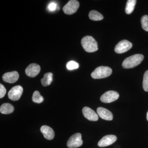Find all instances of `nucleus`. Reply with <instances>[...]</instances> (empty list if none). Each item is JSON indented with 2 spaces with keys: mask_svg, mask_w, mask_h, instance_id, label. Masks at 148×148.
<instances>
[{
  "mask_svg": "<svg viewBox=\"0 0 148 148\" xmlns=\"http://www.w3.org/2000/svg\"><path fill=\"white\" fill-rule=\"evenodd\" d=\"M19 75L18 72L12 71L8 72L4 74L3 76V79L4 81L9 83H14L18 80Z\"/></svg>",
  "mask_w": 148,
  "mask_h": 148,
  "instance_id": "f8f14e48",
  "label": "nucleus"
},
{
  "mask_svg": "<svg viewBox=\"0 0 148 148\" xmlns=\"http://www.w3.org/2000/svg\"><path fill=\"white\" fill-rule=\"evenodd\" d=\"M112 69L107 66L98 67L91 74L92 78L95 79L105 78L110 76L112 73Z\"/></svg>",
  "mask_w": 148,
  "mask_h": 148,
  "instance_id": "7ed1b4c3",
  "label": "nucleus"
},
{
  "mask_svg": "<svg viewBox=\"0 0 148 148\" xmlns=\"http://www.w3.org/2000/svg\"><path fill=\"white\" fill-rule=\"evenodd\" d=\"M82 144L81 134L77 133L70 137L67 142V145L69 148H76L81 147Z\"/></svg>",
  "mask_w": 148,
  "mask_h": 148,
  "instance_id": "20e7f679",
  "label": "nucleus"
},
{
  "mask_svg": "<svg viewBox=\"0 0 148 148\" xmlns=\"http://www.w3.org/2000/svg\"><path fill=\"white\" fill-rule=\"evenodd\" d=\"M23 91V88L21 86H14L9 91L8 98L13 101H18L21 98Z\"/></svg>",
  "mask_w": 148,
  "mask_h": 148,
  "instance_id": "6e6552de",
  "label": "nucleus"
},
{
  "mask_svg": "<svg viewBox=\"0 0 148 148\" xmlns=\"http://www.w3.org/2000/svg\"><path fill=\"white\" fill-rule=\"evenodd\" d=\"M143 29L146 32H148V16L144 15L142 16L141 20Z\"/></svg>",
  "mask_w": 148,
  "mask_h": 148,
  "instance_id": "aec40b11",
  "label": "nucleus"
},
{
  "mask_svg": "<svg viewBox=\"0 0 148 148\" xmlns=\"http://www.w3.org/2000/svg\"><path fill=\"white\" fill-rule=\"evenodd\" d=\"M40 131L42 133L44 137L48 140L53 139L55 136V133L53 129L47 125H43L40 128Z\"/></svg>",
  "mask_w": 148,
  "mask_h": 148,
  "instance_id": "4468645a",
  "label": "nucleus"
},
{
  "mask_svg": "<svg viewBox=\"0 0 148 148\" xmlns=\"http://www.w3.org/2000/svg\"><path fill=\"white\" fill-rule=\"evenodd\" d=\"M40 67L36 64H30L25 70V73L28 76L34 77L36 76L40 71Z\"/></svg>",
  "mask_w": 148,
  "mask_h": 148,
  "instance_id": "9d476101",
  "label": "nucleus"
},
{
  "mask_svg": "<svg viewBox=\"0 0 148 148\" xmlns=\"http://www.w3.org/2000/svg\"><path fill=\"white\" fill-rule=\"evenodd\" d=\"M53 80V74L51 73H46L44 75L43 78L41 80V82L43 86H47L49 85Z\"/></svg>",
  "mask_w": 148,
  "mask_h": 148,
  "instance_id": "dca6fc26",
  "label": "nucleus"
},
{
  "mask_svg": "<svg viewBox=\"0 0 148 148\" xmlns=\"http://www.w3.org/2000/svg\"><path fill=\"white\" fill-rule=\"evenodd\" d=\"M147 119L148 121V112H147Z\"/></svg>",
  "mask_w": 148,
  "mask_h": 148,
  "instance_id": "393cba45",
  "label": "nucleus"
},
{
  "mask_svg": "<svg viewBox=\"0 0 148 148\" xmlns=\"http://www.w3.org/2000/svg\"><path fill=\"white\" fill-rule=\"evenodd\" d=\"M14 108L10 103H5L2 104L0 108V112L3 114H9L13 112Z\"/></svg>",
  "mask_w": 148,
  "mask_h": 148,
  "instance_id": "2eb2a0df",
  "label": "nucleus"
},
{
  "mask_svg": "<svg viewBox=\"0 0 148 148\" xmlns=\"http://www.w3.org/2000/svg\"><path fill=\"white\" fill-rule=\"evenodd\" d=\"M83 115L86 118L91 121H97L98 119V114L88 107H85L82 110Z\"/></svg>",
  "mask_w": 148,
  "mask_h": 148,
  "instance_id": "9b49d317",
  "label": "nucleus"
},
{
  "mask_svg": "<svg viewBox=\"0 0 148 148\" xmlns=\"http://www.w3.org/2000/svg\"><path fill=\"white\" fill-rule=\"evenodd\" d=\"M143 88L146 92H148V70L145 73L143 77Z\"/></svg>",
  "mask_w": 148,
  "mask_h": 148,
  "instance_id": "412c9836",
  "label": "nucleus"
},
{
  "mask_svg": "<svg viewBox=\"0 0 148 148\" xmlns=\"http://www.w3.org/2000/svg\"><path fill=\"white\" fill-rule=\"evenodd\" d=\"M97 112L99 116L102 119L111 121L113 118V116L112 113L105 108L99 107L97 109Z\"/></svg>",
  "mask_w": 148,
  "mask_h": 148,
  "instance_id": "ddd939ff",
  "label": "nucleus"
},
{
  "mask_svg": "<svg viewBox=\"0 0 148 148\" xmlns=\"http://www.w3.org/2000/svg\"><path fill=\"white\" fill-rule=\"evenodd\" d=\"M6 92L5 87L2 84H0V98H2L5 95Z\"/></svg>",
  "mask_w": 148,
  "mask_h": 148,
  "instance_id": "b1692460",
  "label": "nucleus"
},
{
  "mask_svg": "<svg viewBox=\"0 0 148 148\" xmlns=\"http://www.w3.org/2000/svg\"><path fill=\"white\" fill-rule=\"evenodd\" d=\"M144 56L141 54H136L125 58L122 63V66L125 69H132L138 66L143 61Z\"/></svg>",
  "mask_w": 148,
  "mask_h": 148,
  "instance_id": "f257e3e1",
  "label": "nucleus"
},
{
  "mask_svg": "<svg viewBox=\"0 0 148 148\" xmlns=\"http://www.w3.org/2000/svg\"><path fill=\"white\" fill-rule=\"evenodd\" d=\"M82 45L86 52H93L98 50V44L94 38L91 36L84 37L81 40Z\"/></svg>",
  "mask_w": 148,
  "mask_h": 148,
  "instance_id": "f03ea898",
  "label": "nucleus"
},
{
  "mask_svg": "<svg viewBox=\"0 0 148 148\" xmlns=\"http://www.w3.org/2000/svg\"><path fill=\"white\" fill-rule=\"evenodd\" d=\"M58 8V5H57V3L55 2L50 3L48 6V9L50 11L53 12L56 10Z\"/></svg>",
  "mask_w": 148,
  "mask_h": 148,
  "instance_id": "5701e85b",
  "label": "nucleus"
},
{
  "mask_svg": "<svg viewBox=\"0 0 148 148\" xmlns=\"http://www.w3.org/2000/svg\"><path fill=\"white\" fill-rule=\"evenodd\" d=\"M89 17L93 21H101L103 18V16L98 12L95 10L90 11L89 13Z\"/></svg>",
  "mask_w": 148,
  "mask_h": 148,
  "instance_id": "a211bd4d",
  "label": "nucleus"
},
{
  "mask_svg": "<svg viewBox=\"0 0 148 148\" xmlns=\"http://www.w3.org/2000/svg\"><path fill=\"white\" fill-rule=\"evenodd\" d=\"M132 46V43L127 40H123L116 45L115 47L114 51L116 53H122L130 50Z\"/></svg>",
  "mask_w": 148,
  "mask_h": 148,
  "instance_id": "0eeeda50",
  "label": "nucleus"
},
{
  "mask_svg": "<svg viewBox=\"0 0 148 148\" xmlns=\"http://www.w3.org/2000/svg\"><path fill=\"white\" fill-rule=\"evenodd\" d=\"M117 138L114 135H107L103 137L98 143L99 147H106L110 145L116 141Z\"/></svg>",
  "mask_w": 148,
  "mask_h": 148,
  "instance_id": "1a4fd4ad",
  "label": "nucleus"
},
{
  "mask_svg": "<svg viewBox=\"0 0 148 148\" xmlns=\"http://www.w3.org/2000/svg\"><path fill=\"white\" fill-rule=\"evenodd\" d=\"M67 69L69 70H73L74 69H78L79 67V64L74 61H70L68 62L66 65Z\"/></svg>",
  "mask_w": 148,
  "mask_h": 148,
  "instance_id": "4be33fe9",
  "label": "nucleus"
},
{
  "mask_svg": "<svg viewBox=\"0 0 148 148\" xmlns=\"http://www.w3.org/2000/svg\"><path fill=\"white\" fill-rule=\"evenodd\" d=\"M137 3L136 0H128L126 3L125 12L127 14H130L133 12L135 5Z\"/></svg>",
  "mask_w": 148,
  "mask_h": 148,
  "instance_id": "f3484780",
  "label": "nucleus"
},
{
  "mask_svg": "<svg viewBox=\"0 0 148 148\" xmlns=\"http://www.w3.org/2000/svg\"><path fill=\"white\" fill-rule=\"evenodd\" d=\"M32 101L36 103H42L43 101L44 98L40 95L38 91L36 90L33 93V96H32Z\"/></svg>",
  "mask_w": 148,
  "mask_h": 148,
  "instance_id": "6ab92c4d",
  "label": "nucleus"
},
{
  "mask_svg": "<svg viewBox=\"0 0 148 148\" xmlns=\"http://www.w3.org/2000/svg\"><path fill=\"white\" fill-rule=\"evenodd\" d=\"M79 7V2L76 0H71L63 7L64 13L71 15L75 13Z\"/></svg>",
  "mask_w": 148,
  "mask_h": 148,
  "instance_id": "39448f33",
  "label": "nucleus"
},
{
  "mask_svg": "<svg viewBox=\"0 0 148 148\" xmlns=\"http://www.w3.org/2000/svg\"><path fill=\"white\" fill-rule=\"evenodd\" d=\"M119 96L118 92L114 90H109L101 96V101L104 103H110L117 100Z\"/></svg>",
  "mask_w": 148,
  "mask_h": 148,
  "instance_id": "423d86ee",
  "label": "nucleus"
}]
</instances>
